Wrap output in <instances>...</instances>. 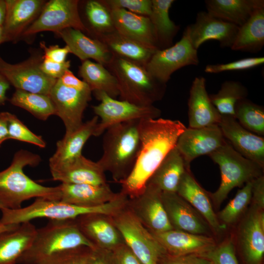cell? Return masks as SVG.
Segmentation results:
<instances>
[{
	"label": "cell",
	"instance_id": "obj_47",
	"mask_svg": "<svg viewBox=\"0 0 264 264\" xmlns=\"http://www.w3.org/2000/svg\"><path fill=\"white\" fill-rule=\"evenodd\" d=\"M158 264H213L205 255L190 254L173 256L165 254Z\"/></svg>",
	"mask_w": 264,
	"mask_h": 264
},
{
	"label": "cell",
	"instance_id": "obj_36",
	"mask_svg": "<svg viewBox=\"0 0 264 264\" xmlns=\"http://www.w3.org/2000/svg\"><path fill=\"white\" fill-rule=\"evenodd\" d=\"M78 73L91 91L104 92L116 98L119 95L115 76L103 65L89 60L82 62Z\"/></svg>",
	"mask_w": 264,
	"mask_h": 264
},
{
	"label": "cell",
	"instance_id": "obj_46",
	"mask_svg": "<svg viewBox=\"0 0 264 264\" xmlns=\"http://www.w3.org/2000/svg\"><path fill=\"white\" fill-rule=\"evenodd\" d=\"M213 264H239L235 245L231 239H228L205 254Z\"/></svg>",
	"mask_w": 264,
	"mask_h": 264
},
{
	"label": "cell",
	"instance_id": "obj_53",
	"mask_svg": "<svg viewBox=\"0 0 264 264\" xmlns=\"http://www.w3.org/2000/svg\"><path fill=\"white\" fill-rule=\"evenodd\" d=\"M59 79L62 84L67 87L79 90H83L89 87L85 82L75 76L69 69L66 70Z\"/></svg>",
	"mask_w": 264,
	"mask_h": 264
},
{
	"label": "cell",
	"instance_id": "obj_19",
	"mask_svg": "<svg viewBox=\"0 0 264 264\" xmlns=\"http://www.w3.org/2000/svg\"><path fill=\"white\" fill-rule=\"evenodd\" d=\"M218 125L224 139L237 152L264 168V137L245 129L233 116L221 115Z\"/></svg>",
	"mask_w": 264,
	"mask_h": 264
},
{
	"label": "cell",
	"instance_id": "obj_40",
	"mask_svg": "<svg viewBox=\"0 0 264 264\" xmlns=\"http://www.w3.org/2000/svg\"><path fill=\"white\" fill-rule=\"evenodd\" d=\"M235 118L246 130L260 136L264 135V109L245 98L235 110Z\"/></svg>",
	"mask_w": 264,
	"mask_h": 264
},
{
	"label": "cell",
	"instance_id": "obj_16",
	"mask_svg": "<svg viewBox=\"0 0 264 264\" xmlns=\"http://www.w3.org/2000/svg\"><path fill=\"white\" fill-rule=\"evenodd\" d=\"M186 29L192 44L198 50L202 44L212 40L218 41L222 47L231 48L239 27L207 12L200 11L197 14L195 22Z\"/></svg>",
	"mask_w": 264,
	"mask_h": 264
},
{
	"label": "cell",
	"instance_id": "obj_12",
	"mask_svg": "<svg viewBox=\"0 0 264 264\" xmlns=\"http://www.w3.org/2000/svg\"><path fill=\"white\" fill-rule=\"evenodd\" d=\"M43 56L33 55L16 64L4 61L0 57V73L16 89L49 95L57 80L49 77L40 68Z\"/></svg>",
	"mask_w": 264,
	"mask_h": 264
},
{
	"label": "cell",
	"instance_id": "obj_5",
	"mask_svg": "<svg viewBox=\"0 0 264 264\" xmlns=\"http://www.w3.org/2000/svg\"><path fill=\"white\" fill-rule=\"evenodd\" d=\"M106 67L117 80L122 100L150 106L164 96L166 84L154 78L144 66L113 56Z\"/></svg>",
	"mask_w": 264,
	"mask_h": 264
},
{
	"label": "cell",
	"instance_id": "obj_49",
	"mask_svg": "<svg viewBox=\"0 0 264 264\" xmlns=\"http://www.w3.org/2000/svg\"><path fill=\"white\" fill-rule=\"evenodd\" d=\"M115 264H143L124 243L111 251Z\"/></svg>",
	"mask_w": 264,
	"mask_h": 264
},
{
	"label": "cell",
	"instance_id": "obj_11",
	"mask_svg": "<svg viewBox=\"0 0 264 264\" xmlns=\"http://www.w3.org/2000/svg\"><path fill=\"white\" fill-rule=\"evenodd\" d=\"M197 50L192 44L185 28L181 38L175 44L154 52L145 66L146 68L154 78L166 84L176 71L186 66L198 65Z\"/></svg>",
	"mask_w": 264,
	"mask_h": 264
},
{
	"label": "cell",
	"instance_id": "obj_25",
	"mask_svg": "<svg viewBox=\"0 0 264 264\" xmlns=\"http://www.w3.org/2000/svg\"><path fill=\"white\" fill-rule=\"evenodd\" d=\"M56 34L65 42L70 53L82 62L91 59L106 67L113 57L102 42L87 36L80 30L68 28Z\"/></svg>",
	"mask_w": 264,
	"mask_h": 264
},
{
	"label": "cell",
	"instance_id": "obj_13",
	"mask_svg": "<svg viewBox=\"0 0 264 264\" xmlns=\"http://www.w3.org/2000/svg\"><path fill=\"white\" fill-rule=\"evenodd\" d=\"M91 92L89 87L83 90L67 87L59 79L52 87L49 96L54 105L56 115L64 124L65 134L72 133L83 124V114L91 99Z\"/></svg>",
	"mask_w": 264,
	"mask_h": 264
},
{
	"label": "cell",
	"instance_id": "obj_31",
	"mask_svg": "<svg viewBox=\"0 0 264 264\" xmlns=\"http://www.w3.org/2000/svg\"><path fill=\"white\" fill-rule=\"evenodd\" d=\"M102 42L114 56L130 60L145 66L154 52L158 49L146 46L126 37L116 30L96 38Z\"/></svg>",
	"mask_w": 264,
	"mask_h": 264
},
{
	"label": "cell",
	"instance_id": "obj_21",
	"mask_svg": "<svg viewBox=\"0 0 264 264\" xmlns=\"http://www.w3.org/2000/svg\"><path fill=\"white\" fill-rule=\"evenodd\" d=\"M53 180L64 183L107 184L105 172L98 161L82 154L62 164L50 167Z\"/></svg>",
	"mask_w": 264,
	"mask_h": 264
},
{
	"label": "cell",
	"instance_id": "obj_43",
	"mask_svg": "<svg viewBox=\"0 0 264 264\" xmlns=\"http://www.w3.org/2000/svg\"><path fill=\"white\" fill-rule=\"evenodd\" d=\"M8 130L9 139L29 143L40 148H45L46 143L42 137L32 132L17 117L10 113Z\"/></svg>",
	"mask_w": 264,
	"mask_h": 264
},
{
	"label": "cell",
	"instance_id": "obj_57",
	"mask_svg": "<svg viewBox=\"0 0 264 264\" xmlns=\"http://www.w3.org/2000/svg\"><path fill=\"white\" fill-rule=\"evenodd\" d=\"M19 224H13L6 225H0V232L12 229L18 225Z\"/></svg>",
	"mask_w": 264,
	"mask_h": 264
},
{
	"label": "cell",
	"instance_id": "obj_45",
	"mask_svg": "<svg viewBox=\"0 0 264 264\" xmlns=\"http://www.w3.org/2000/svg\"><path fill=\"white\" fill-rule=\"evenodd\" d=\"M110 10L124 9L132 13L149 17L152 11V0H101Z\"/></svg>",
	"mask_w": 264,
	"mask_h": 264
},
{
	"label": "cell",
	"instance_id": "obj_24",
	"mask_svg": "<svg viewBox=\"0 0 264 264\" xmlns=\"http://www.w3.org/2000/svg\"><path fill=\"white\" fill-rule=\"evenodd\" d=\"M6 14L3 24L5 40L14 42L37 18L45 1L5 0Z\"/></svg>",
	"mask_w": 264,
	"mask_h": 264
},
{
	"label": "cell",
	"instance_id": "obj_55",
	"mask_svg": "<svg viewBox=\"0 0 264 264\" xmlns=\"http://www.w3.org/2000/svg\"><path fill=\"white\" fill-rule=\"evenodd\" d=\"M10 85L6 78L0 73V105L3 104L7 99L6 92Z\"/></svg>",
	"mask_w": 264,
	"mask_h": 264
},
{
	"label": "cell",
	"instance_id": "obj_23",
	"mask_svg": "<svg viewBox=\"0 0 264 264\" xmlns=\"http://www.w3.org/2000/svg\"><path fill=\"white\" fill-rule=\"evenodd\" d=\"M189 128L219 125L221 115L212 103L206 89V80L197 76L193 80L188 100Z\"/></svg>",
	"mask_w": 264,
	"mask_h": 264
},
{
	"label": "cell",
	"instance_id": "obj_50",
	"mask_svg": "<svg viewBox=\"0 0 264 264\" xmlns=\"http://www.w3.org/2000/svg\"><path fill=\"white\" fill-rule=\"evenodd\" d=\"M40 46L44 50L43 58L56 63H63L66 61L68 54L70 53L67 46L60 47L58 45L46 46L44 42L40 43Z\"/></svg>",
	"mask_w": 264,
	"mask_h": 264
},
{
	"label": "cell",
	"instance_id": "obj_56",
	"mask_svg": "<svg viewBox=\"0 0 264 264\" xmlns=\"http://www.w3.org/2000/svg\"><path fill=\"white\" fill-rule=\"evenodd\" d=\"M6 14L5 0H0V26H3Z\"/></svg>",
	"mask_w": 264,
	"mask_h": 264
},
{
	"label": "cell",
	"instance_id": "obj_59",
	"mask_svg": "<svg viewBox=\"0 0 264 264\" xmlns=\"http://www.w3.org/2000/svg\"><path fill=\"white\" fill-rule=\"evenodd\" d=\"M2 208L1 205L0 204V209Z\"/></svg>",
	"mask_w": 264,
	"mask_h": 264
},
{
	"label": "cell",
	"instance_id": "obj_7",
	"mask_svg": "<svg viewBox=\"0 0 264 264\" xmlns=\"http://www.w3.org/2000/svg\"><path fill=\"white\" fill-rule=\"evenodd\" d=\"M208 155L218 165L220 171V185L210 196L217 205L225 200L233 188L262 175L263 168L239 154L226 139L223 145Z\"/></svg>",
	"mask_w": 264,
	"mask_h": 264
},
{
	"label": "cell",
	"instance_id": "obj_4",
	"mask_svg": "<svg viewBox=\"0 0 264 264\" xmlns=\"http://www.w3.org/2000/svg\"><path fill=\"white\" fill-rule=\"evenodd\" d=\"M125 205L121 196L102 205L94 207H83L63 202L60 200L37 198L30 205L17 209L1 208L0 225L21 224L32 220L45 218L50 220H74L90 213H100L113 216Z\"/></svg>",
	"mask_w": 264,
	"mask_h": 264
},
{
	"label": "cell",
	"instance_id": "obj_6",
	"mask_svg": "<svg viewBox=\"0 0 264 264\" xmlns=\"http://www.w3.org/2000/svg\"><path fill=\"white\" fill-rule=\"evenodd\" d=\"M81 246L96 248L82 234L74 219L50 220L37 229L32 244L17 264H38L54 254Z\"/></svg>",
	"mask_w": 264,
	"mask_h": 264
},
{
	"label": "cell",
	"instance_id": "obj_58",
	"mask_svg": "<svg viewBox=\"0 0 264 264\" xmlns=\"http://www.w3.org/2000/svg\"><path fill=\"white\" fill-rule=\"evenodd\" d=\"M5 42L3 27L0 26V44Z\"/></svg>",
	"mask_w": 264,
	"mask_h": 264
},
{
	"label": "cell",
	"instance_id": "obj_18",
	"mask_svg": "<svg viewBox=\"0 0 264 264\" xmlns=\"http://www.w3.org/2000/svg\"><path fill=\"white\" fill-rule=\"evenodd\" d=\"M162 200L174 229L211 236L212 231L203 217L176 192H162Z\"/></svg>",
	"mask_w": 264,
	"mask_h": 264
},
{
	"label": "cell",
	"instance_id": "obj_35",
	"mask_svg": "<svg viewBox=\"0 0 264 264\" xmlns=\"http://www.w3.org/2000/svg\"><path fill=\"white\" fill-rule=\"evenodd\" d=\"M152 11L149 16L153 25L158 49L173 45V41L180 29L169 17L174 0H152Z\"/></svg>",
	"mask_w": 264,
	"mask_h": 264
},
{
	"label": "cell",
	"instance_id": "obj_8",
	"mask_svg": "<svg viewBox=\"0 0 264 264\" xmlns=\"http://www.w3.org/2000/svg\"><path fill=\"white\" fill-rule=\"evenodd\" d=\"M125 243L143 264H158L166 253L154 235L134 216L127 206L112 216Z\"/></svg>",
	"mask_w": 264,
	"mask_h": 264
},
{
	"label": "cell",
	"instance_id": "obj_42",
	"mask_svg": "<svg viewBox=\"0 0 264 264\" xmlns=\"http://www.w3.org/2000/svg\"><path fill=\"white\" fill-rule=\"evenodd\" d=\"M93 249L88 246H81L61 251L50 256L38 264H87Z\"/></svg>",
	"mask_w": 264,
	"mask_h": 264
},
{
	"label": "cell",
	"instance_id": "obj_2",
	"mask_svg": "<svg viewBox=\"0 0 264 264\" xmlns=\"http://www.w3.org/2000/svg\"><path fill=\"white\" fill-rule=\"evenodd\" d=\"M40 161L41 157L38 154L21 150L15 154L10 165L0 172V204L2 208H20L23 201L34 198L60 200L59 186L42 185L23 173L24 167L36 166Z\"/></svg>",
	"mask_w": 264,
	"mask_h": 264
},
{
	"label": "cell",
	"instance_id": "obj_9",
	"mask_svg": "<svg viewBox=\"0 0 264 264\" xmlns=\"http://www.w3.org/2000/svg\"><path fill=\"white\" fill-rule=\"evenodd\" d=\"M100 103L92 107L98 121L94 136H98L109 127L129 121L159 118L161 111L154 105L138 106L125 100H118L104 92H93Z\"/></svg>",
	"mask_w": 264,
	"mask_h": 264
},
{
	"label": "cell",
	"instance_id": "obj_39",
	"mask_svg": "<svg viewBox=\"0 0 264 264\" xmlns=\"http://www.w3.org/2000/svg\"><path fill=\"white\" fill-rule=\"evenodd\" d=\"M85 12L93 38L115 31L110 11L101 0H87Z\"/></svg>",
	"mask_w": 264,
	"mask_h": 264
},
{
	"label": "cell",
	"instance_id": "obj_22",
	"mask_svg": "<svg viewBox=\"0 0 264 264\" xmlns=\"http://www.w3.org/2000/svg\"><path fill=\"white\" fill-rule=\"evenodd\" d=\"M152 234L163 247L166 253L173 256L205 255L217 245L212 236L195 234L174 229L162 233Z\"/></svg>",
	"mask_w": 264,
	"mask_h": 264
},
{
	"label": "cell",
	"instance_id": "obj_14",
	"mask_svg": "<svg viewBox=\"0 0 264 264\" xmlns=\"http://www.w3.org/2000/svg\"><path fill=\"white\" fill-rule=\"evenodd\" d=\"M128 207L152 233L173 229L163 204L162 192L151 183H147L137 196L129 198Z\"/></svg>",
	"mask_w": 264,
	"mask_h": 264
},
{
	"label": "cell",
	"instance_id": "obj_41",
	"mask_svg": "<svg viewBox=\"0 0 264 264\" xmlns=\"http://www.w3.org/2000/svg\"><path fill=\"white\" fill-rule=\"evenodd\" d=\"M252 181L238 191L234 198L220 212L218 218L225 224L235 223L246 210L251 200Z\"/></svg>",
	"mask_w": 264,
	"mask_h": 264
},
{
	"label": "cell",
	"instance_id": "obj_51",
	"mask_svg": "<svg viewBox=\"0 0 264 264\" xmlns=\"http://www.w3.org/2000/svg\"><path fill=\"white\" fill-rule=\"evenodd\" d=\"M251 200H252L253 206L264 209V177L263 175L252 180Z\"/></svg>",
	"mask_w": 264,
	"mask_h": 264
},
{
	"label": "cell",
	"instance_id": "obj_26",
	"mask_svg": "<svg viewBox=\"0 0 264 264\" xmlns=\"http://www.w3.org/2000/svg\"><path fill=\"white\" fill-rule=\"evenodd\" d=\"M176 193L203 217L212 231L219 233L225 229L226 225L219 220L214 211L209 195L195 179L190 169L182 176Z\"/></svg>",
	"mask_w": 264,
	"mask_h": 264
},
{
	"label": "cell",
	"instance_id": "obj_52",
	"mask_svg": "<svg viewBox=\"0 0 264 264\" xmlns=\"http://www.w3.org/2000/svg\"><path fill=\"white\" fill-rule=\"evenodd\" d=\"M87 264H115L110 250L93 249Z\"/></svg>",
	"mask_w": 264,
	"mask_h": 264
},
{
	"label": "cell",
	"instance_id": "obj_15",
	"mask_svg": "<svg viewBox=\"0 0 264 264\" xmlns=\"http://www.w3.org/2000/svg\"><path fill=\"white\" fill-rule=\"evenodd\" d=\"M225 141L218 125L198 128L188 127L179 135L176 147L186 166L190 168L193 160L209 155L223 145Z\"/></svg>",
	"mask_w": 264,
	"mask_h": 264
},
{
	"label": "cell",
	"instance_id": "obj_30",
	"mask_svg": "<svg viewBox=\"0 0 264 264\" xmlns=\"http://www.w3.org/2000/svg\"><path fill=\"white\" fill-rule=\"evenodd\" d=\"M99 118L96 115L83 123L74 132L65 134L56 143V150L49 159V168L69 161L82 154V149L91 136H94Z\"/></svg>",
	"mask_w": 264,
	"mask_h": 264
},
{
	"label": "cell",
	"instance_id": "obj_32",
	"mask_svg": "<svg viewBox=\"0 0 264 264\" xmlns=\"http://www.w3.org/2000/svg\"><path fill=\"white\" fill-rule=\"evenodd\" d=\"M207 12L239 27L258 8L264 7L263 0H206Z\"/></svg>",
	"mask_w": 264,
	"mask_h": 264
},
{
	"label": "cell",
	"instance_id": "obj_20",
	"mask_svg": "<svg viewBox=\"0 0 264 264\" xmlns=\"http://www.w3.org/2000/svg\"><path fill=\"white\" fill-rule=\"evenodd\" d=\"M74 220L82 234L95 248L112 251L125 243L112 216L90 213Z\"/></svg>",
	"mask_w": 264,
	"mask_h": 264
},
{
	"label": "cell",
	"instance_id": "obj_27",
	"mask_svg": "<svg viewBox=\"0 0 264 264\" xmlns=\"http://www.w3.org/2000/svg\"><path fill=\"white\" fill-rule=\"evenodd\" d=\"M115 30L149 47L158 49L153 25L149 17L124 9L110 10Z\"/></svg>",
	"mask_w": 264,
	"mask_h": 264
},
{
	"label": "cell",
	"instance_id": "obj_28",
	"mask_svg": "<svg viewBox=\"0 0 264 264\" xmlns=\"http://www.w3.org/2000/svg\"><path fill=\"white\" fill-rule=\"evenodd\" d=\"M60 201L74 205L94 207L106 203L116 196L108 184L94 185L88 184L62 183Z\"/></svg>",
	"mask_w": 264,
	"mask_h": 264
},
{
	"label": "cell",
	"instance_id": "obj_48",
	"mask_svg": "<svg viewBox=\"0 0 264 264\" xmlns=\"http://www.w3.org/2000/svg\"><path fill=\"white\" fill-rule=\"evenodd\" d=\"M70 66V61L69 60L63 63H56L43 58L40 65V68L44 74L56 80L60 79Z\"/></svg>",
	"mask_w": 264,
	"mask_h": 264
},
{
	"label": "cell",
	"instance_id": "obj_54",
	"mask_svg": "<svg viewBox=\"0 0 264 264\" xmlns=\"http://www.w3.org/2000/svg\"><path fill=\"white\" fill-rule=\"evenodd\" d=\"M10 112H0V146L9 139L8 123Z\"/></svg>",
	"mask_w": 264,
	"mask_h": 264
},
{
	"label": "cell",
	"instance_id": "obj_10",
	"mask_svg": "<svg viewBox=\"0 0 264 264\" xmlns=\"http://www.w3.org/2000/svg\"><path fill=\"white\" fill-rule=\"evenodd\" d=\"M79 0H51L46 2L37 18L22 36L28 37L43 31L55 34L72 28L89 33L79 12Z\"/></svg>",
	"mask_w": 264,
	"mask_h": 264
},
{
	"label": "cell",
	"instance_id": "obj_34",
	"mask_svg": "<svg viewBox=\"0 0 264 264\" xmlns=\"http://www.w3.org/2000/svg\"><path fill=\"white\" fill-rule=\"evenodd\" d=\"M264 45V7L257 9L248 20L239 27L230 48L234 51L250 53L260 51Z\"/></svg>",
	"mask_w": 264,
	"mask_h": 264
},
{
	"label": "cell",
	"instance_id": "obj_3",
	"mask_svg": "<svg viewBox=\"0 0 264 264\" xmlns=\"http://www.w3.org/2000/svg\"><path fill=\"white\" fill-rule=\"evenodd\" d=\"M140 120L118 123L104 132L103 152L98 162L115 182L125 179L135 165L141 146Z\"/></svg>",
	"mask_w": 264,
	"mask_h": 264
},
{
	"label": "cell",
	"instance_id": "obj_38",
	"mask_svg": "<svg viewBox=\"0 0 264 264\" xmlns=\"http://www.w3.org/2000/svg\"><path fill=\"white\" fill-rule=\"evenodd\" d=\"M247 88L240 82L233 80L223 82L217 93L209 95L210 100L221 115L235 117L237 104L246 98Z\"/></svg>",
	"mask_w": 264,
	"mask_h": 264
},
{
	"label": "cell",
	"instance_id": "obj_44",
	"mask_svg": "<svg viewBox=\"0 0 264 264\" xmlns=\"http://www.w3.org/2000/svg\"><path fill=\"white\" fill-rule=\"evenodd\" d=\"M264 63L263 57L243 58L226 64H209L204 71L207 73H219L225 71L251 69Z\"/></svg>",
	"mask_w": 264,
	"mask_h": 264
},
{
	"label": "cell",
	"instance_id": "obj_33",
	"mask_svg": "<svg viewBox=\"0 0 264 264\" xmlns=\"http://www.w3.org/2000/svg\"><path fill=\"white\" fill-rule=\"evenodd\" d=\"M188 168L175 146L166 155L147 183L162 192H176L181 179Z\"/></svg>",
	"mask_w": 264,
	"mask_h": 264
},
{
	"label": "cell",
	"instance_id": "obj_29",
	"mask_svg": "<svg viewBox=\"0 0 264 264\" xmlns=\"http://www.w3.org/2000/svg\"><path fill=\"white\" fill-rule=\"evenodd\" d=\"M36 231L29 221L0 232V264H17L32 244Z\"/></svg>",
	"mask_w": 264,
	"mask_h": 264
},
{
	"label": "cell",
	"instance_id": "obj_1",
	"mask_svg": "<svg viewBox=\"0 0 264 264\" xmlns=\"http://www.w3.org/2000/svg\"><path fill=\"white\" fill-rule=\"evenodd\" d=\"M186 129L178 120L143 119L140 123L141 146L135 165L121 181V191L129 198L144 189L150 178Z\"/></svg>",
	"mask_w": 264,
	"mask_h": 264
},
{
	"label": "cell",
	"instance_id": "obj_37",
	"mask_svg": "<svg viewBox=\"0 0 264 264\" xmlns=\"http://www.w3.org/2000/svg\"><path fill=\"white\" fill-rule=\"evenodd\" d=\"M9 101L42 120L45 121L51 115H56L54 105L49 95L16 89Z\"/></svg>",
	"mask_w": 264,
	"mask_h": 264
},
{
	"label": "cell",
	"instance_id": "obj_17",
	"mask_svg": "<svg viewBox=\"0 0 264 264\" xmlns=\"http://www.w3.org/2000/svg\"><path fill=\"white\" fill-rule=\"evenodd\" d=\"M239 242L243 264H264V209L252 206L240 225Z\"/></svg>",
	"mask_w": 264,
	"mask_h": 264
}]
</instances>
